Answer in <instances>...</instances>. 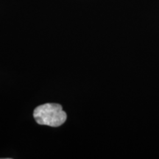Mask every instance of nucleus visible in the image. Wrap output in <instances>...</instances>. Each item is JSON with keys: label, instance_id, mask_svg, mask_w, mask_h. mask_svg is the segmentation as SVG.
<instances>
[{"label": "nucleus", "instance_id": "1", "mask_svg": "<svg viewBox=\"0 0 159 159\" xmlns=\"http://www.w3.org/2000/svg\"><path fill=\"white\" fill-rule=\"evenodd\" d=\"M33 116L38 124L50 127H59L66 122L67 115L61 105L46 103L35 108Z\"/></svg>", "mask_w": 159, "mask_h": 159}]
</instances>
